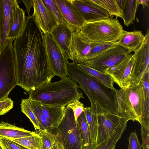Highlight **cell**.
<instances>
[{"mask_svg": "<svg viewBox=\"0 0 149 149\" xmlns=\"http://www.w3.org/2000/svg\"><path fill=\"white\" fill-rule=\"evenodd\" d=\"M17 85L29 93L55 76L47 63L43 33L31 15L26 16L22 34L15 39Z\"/></svg>", "mask_w": 149, "mask_h": 149, "instance_id": "1", "label": "cell"}, {"mask_svg": "<svg viewBox=\"0 0 149 149\" xmlns=\"http://www.w3.org/2000/svg\"><path fill=\"white\" fill-rule=\"evenodd\" d=\"M75 60L67 63L68 75L77 82L88 98L90 107L97 115L102 111L117 114L118 106L116 91L110 89L97 79L79 69Z\"/></svg>", "mask_w": 149, "mask_h": 149, "instance_id": "2", "label": "cell"}, {"mask_svg": "<svg viewBox=\"0 0 149 149\" xmlns=\"http://www.w3.org/2000/svg\"><path fill=\"white\" fill-rule=\"evenodd\" d=\"M77 82L69 77L47 83L29 93V98L43 105L64 107L84 97Z\"/></svg>", "mask_w": 149, "mask_h": 149, "instance_id": "3", "label": "cell"}, {"mask_svg": "<svg viewBox=\"0 0 149 149\" xmlns=\"http://www.w3.org/2000/svg\"><path fill=\"white\" fill-rule=\"evenodd\" d=\"M118 106L117 114L127 121H138L149 128V100L146 96L141 81L137 85L116 91Z\"/></svg>", "mask_w": 149, "mask_h": 149, "instance_id": "4", "label": "cell"}, {"mask_svg": "<svg viewBox=\"0 0 149 149\" xmlns=\"http://www.w3.org/2000/svg\"><path fill=\"white\" fill-rule=\"evenodd\" d=\"M123 29L116 18L85 22L81 28L80 34L85 41L90 43L116 42Z\"/></svg>", "mask_w": 149, "mask_h": 149, "instance_id": "5", "label": "cell"}, {"mask_svg": "<svg viewBox=\"0 0 149 149\" xmlns=\"http://www.w3.org/2000/svg\"><path fill=\"white\" fill-rule=\"evenodd\" d=\"M17 85L16 57L12 44L0 54V101L8 98Z\"/></svg>", "mask_w": 149, "mask_h": 149, "instance_id": "6", "label": "cell"}, {"mask_svg": "<svg viewBox=\"0 0 149 149\" xmlns=\"http://www.w3.org/2000/svg\"><path fill=\"white\" fill-rule=\"evenodd\" d=\"M56 138L64 149H82L79 129L72 109L67 106L63 119L56 128Z\"/></svg>", "mask_w": 149, "mask_h": 149, "instance_id": "7", "label": "cell"}, {"mask_svg": "<svg viewBox=\"0 0 149 149\" xmlns=\"http://www.w3.org/2000/svg\"><path fill=\"white\" fill-rule=\"evenodd\" d=\"M47 63L55 76L62 79L68 76V59L50 34L43 33Z\"/></svg>", "mask_w": 149, "mask_h": 149, "instance_id": "8", "label": "cell"}, {"mask_svg": "<svg viewBox=\"0 0 149 149\" xmlns=\"http://www.w3.org/2000/svg\"><path fill=\"white\" fill-rule=\"evenodd\" d=\"M96 115L97 127L94 147L106 140L123 125L127 124L128 121L122 117L108 111H102Z\"/></svg>", "mask_w": 149, "mask_h": 149, "instance_id": "9", "label": "cell"}, {"mask_svg": "<svg viewBox=\"0 0 149 149\" xmlns=\"http://www.w3.org/2000/svg\"><path fill=\"white\" fill-rule=\"evenodd\" d=\"M131 52L122 46L116 45L101 54L88 61L86 65L101 72L120 63Z\"/></svg>", "mask_w": 149, "mask_h": 149, "instance_id": "10", "label": "cell"}, {"mask_svg": "<svg viewBox=\"0 0 149 149\" xmlns=\"http://www.w3.org/2000/svg\"><path fill=\"white\" fill-rule=\"evenodd\" d=\"M145 36V39L143 42L133 54L134 61L130 76V87L138 84L145 73L149 70L148 29Z\"/></svg>", "mask_w": 149, "mask_h": 149, "instance_id": "11", "label": "cell"}, {"mask_svg": "<svg viewBox=\"0 0 149 149\" xmlns=\"http://www.w3.org/2000/svg\"><path fill=\"white\" fill-rule=\"evenodd\" d=\"M134 61L133 55L130 53L120 63L107 70L105 74H109L120 88H129Z\"/></svg>", "mask_w": 149, "mask_h": 149, "instance_id": "12", "label": "cell"}, {"mask_svg": "<svg viewBox=\"0 0 149 149\" xmlns=\"http://www.w3.org/2000/svg\"><path fill=\"white\" fill-rule=\"evenodd\" d=\"M33 13L32 16L44 34H50L57 23L42 0H33Z\"/></svg>", "mask_w": 149, "mask_h": 149, "instance_id": "13", "label": "cell"}, {"mask_svg": "<svg viewBox=\"0 0 149 149\" xmlns=\"http://www.w3.org/2000/svg\"><path fill=\"white\" fill-rule=\"evenodd\" d=\"M81 15L85 22L106 19L110 16L105 10L89 2L88 0H70Z\"/></svg>", "mask_w": 149, "mask_h": 149, "instance_id": "14", "label": "cell"}, {"mask_svg": "<svg viewBox=\"0 0 149 149\" xmlns=\"http://www.w3.org/2000/svg\"><path fill=\"white\" fill-rule=\"evenodd\" d=\"M79 31H74L70 47V60H75L78 64H85L87 56L94 43L85 41L81 36Z\"/></svg>", "mask_w": 149, "mask_h": 149, "instance_id": "15", "label": "cell"}, {"mask_svg": "<svg viewBox=\"0 0 149 149\" xmlns=\"http://www.w3.org/2000/svg\"><path fill=\"white\" fill-rule=\"evenodd\" d=\"M64 21L74 31L80 30L85 22L70 0H55Z\"/></svg>", "mask_w": 149, "mask_h": 149, "instance_id": "16", "label": "cell"}, {"mask_svg": "<svg viewBox=\"0 0 149 149\" xmlns=\"http://www.w3.org/2000/svg\"><path fill=\"white\" fill-rule=\"evenodd\" d=\"M3 4V26L1 42V53L7 47L6 38L15 20L19 7L16 0H2Z\"/></svg>", "mask_w": 149, "mask_h": 149, "instance_id": "17", "label": "cell"}, {"mask_svg": "<svg viewBox=\"0 0 149 149\" xmlns=\"http://www.w3.org/2000/svg\"><path fill=\"white\" fill-rule=\"evenodd\" d=\"M74 31L64 21L61 23L57 24L50 34L68 59L70 60V47Z\"/></svg>", "mask_w": 149, "mask_h": 149, "instance_id": "18", "label": "cell"}, {"mask_svg": "<svg viewBox=\"0 0 149 149\" xmlns=\"http://www.w3.org/2000/svg\"><path fill=\"white\" fill-rule=\"evenodd\" d=\"M145 39V36L139 31L129 32L123 30L118 40L116 42L128 50L134 52L141 46Z\"/></svg>", "mask_w": 149, "mask_h": 149, "instance_id": "19", "label": "cell"}, {"mask_svg": "<svg viewBox=\"0 0 149 149\" xmlns=\"http://www.w3.org/2000/svg\"><path fill=\"white\" fill-rule=\"evenodd\" d=\"M36 133L18 127L7 122L2 121L0 122V137L9 139H15L30 136Z\"/></svg>", "mask_w": 149, "mask_h": 149, "instance_id": "20", "label": "cell"}, {"mask_svg": "<svg viewBox=\"0 0 149 149\" xmlns=\"http://www.w3.org/2000/svg\"><path fill=\"white\" fill-rule=\"evenodd\" d=\"M25 12L23 9L19 7L18 8L15 20L6 38L7 46L13 44V41L22 33L25 23Z\"/></svg>", "mask_w": 149, "mask_h": 149, "instance_id": "21", "label": "cell"}, {"mask_svg": "<svg viewBox=\"0 0 149 149\" xmlns=\"http://www.w3.org/2000/svg\"><path fill=\"white\" fill-rule=\"evenodd\" d=\"M41 105L43 112L50 124L51 129L57 128L64 116L65 107H60Z\"/></svg>", "mask_w": 149, "mask_h": 149, "instance_id": "22", "label": "cell"}, {"mask_svg": "<svg viewBox=\"0 0 149 149\" xmlns=\"http://www.w3.org/2000/svg\"><path fill=\"white\" fill-rule=\"evenodd\" d=\"M76 123L79 129L82 149H93L94 146L84 111L77 118Z\"/></svg>", "mask_w": 149, "mask_h": 149, "instance_id": "23", "label": "cell"}, {"mask_svg": "<svg viewBox=\"0 0 149 149\" xmlns=\"http://www.w3.org/2000/svg\"><path fill=\"white\" fill-rule=\"evenodd\" d=\"M139 6L137 0H125L120 9V17L123 20L124 24L126 26H129L134 21Z\"/></svg>", "mask_w": 149, "mask_h": 149, "instance_id": "24", "label": "cell"}, {"mask_svg": "<svg viewBox=\"0 0 149 149\" xmlns=\"http://www.w3.org/2000/svg\"><path fill=\"white\" fill-rule=\"evenodd\" d=\"M78 68L100 81L110 89L116 90L113 86L114 81L108 74L101 72L86 65L78 64Z\"/></svg>", "mask_w": 149, "mask_h": 149, "instance_id": "25", "label": "cell"}, {"mask_svg": "<svg viewBox=\"0 0 149 149\" xmlns=\"http://www.w3.org/2000/svg\"><path fill=\"white\" fill-rule=\"evenodd\" d=\"M10 139L29 149H43L41 138L38 134L21 138Z\"/></svg>", "mask_w": 149, "mask_h": 149, "instance_id": "26", "label": "cell"}, {"mask_svg": "<svg viewBox=\"0 0 149 149\" xmlns=\"http://www.w3.org/2000/svg\"><path fill=\"white\" fill-rule=\"evenodd\" d=\"M84 112L94 147L95 143L97 127V115L90 107H85Z\"/></svg>", "mask_w": 149, "mask_h": 149, "instance_id": "27", "label": "cell"}, {"mask_svg": "<svg viewBox=\"0 0 149 149\" xmlns=\"http://www.w3.org/2000/svg\"><path fill=\"white\" fill-rule=\"evenodd\" d=\"M127 124L124 125L106 140L94 147L93 149H110L113 146L116 145L125 131Z\"/></svg>", "mask_w": 149, "mask_h": 149, "instance_id": "28", "label": "cell"}, {"mask_svg": "<svg viewBox=\"0 0 149 149\" xmlns=\"http://www.w3.org/2000/svg\"><path fill=\"white\" fill-rule=\"evenodd\" d=\"M21 111L29 119L33 124L35 129H40L39 123L32 107L30 99H22L20 104Z\"/></svg>", "mask_w": 149, "mask_h": 149, "instance_id": "29", "label": "cell"}, {"mask_svg": "<svg viewBox=\"0 0 149 149\" xmlns=\"http://www.w3.org/2000/svg\"><path fill=\"white\" fill-rule=\"evenodd\" d=\"M30 100L33 111L39 122L40 129H51L50 125L43 112L41 104L37 102Z\"/></svg>", "mask_w": 149, "mask_h": 149, "instance_id": "30", "label": "cell"}, {"mask_svg": "<svg viewBox=\"0 0 149 149\" xmlns=\"http://www.w3.org/2000/svg\"><path fill=\"white\" fill-rule=\"evenodd\" d=\"M116 45V42L94 43L87 56V61L96 57Z\"/></svg>", "mask_w": 149, "mask_h": 149, "instance_id": "31", "label": "cell"}, {"mask_svg": "<svg viewBox=\"0 0 149 149\" xmlns=\"http://www.w3.org/2000/svg\"><path fill=\"white\" fill-rule=\"evenodd\" d=\"M38 134L41 138L43 149H50L56 140L55 134L48 130H38Z\"/></svg>", "mask_w": 149, "mask_h": 149, "instance_id": "32", "label": "cell"}, {"mask_svg": "<svg viewBox=\"0 0 149 149\" xmlns=\"http://www.w3.org/2000/svg\"><path fill=\"white\" fill-rule=\"evenodd\" d=\"M42 1L55 19L58 24L65 21L55 0Z\"/></svg>", "mask_w": 149, "mask_h": 149, "instance_id": "33", "label": "cell"}, {"mask_svg": "<svg viewBox=\"0 0 149 149\" xmlns=\"http://www.w3.org/2000/svg\"><path fill=\"white\" fill-rule=\"evenodd\" d=\"M103 5L105 10L108 12L110 16H115L116 17H120L121 13L120 9L116 0H100Z\"/></svg>", "mask_w": 149, "mask_h": 149, "instance_id": "34", "label": "cell"}, {"mask_svg": "<svg viewBox=\"0 0 149 149\" xmlns=\"http://www.w3.org/2000/svg\"><path fill=\"white\" fill-rule=\"evenodd\" d=\"M0 145L3 149H29L8 139L1 137Z\"/></svg>", "mask_w": 149, "mask_h": 149, "instance_id": "35", "label": "cell"}, {"mask_svg": "<svg viewBox=\"0 0 149 149\" xmlns=\"http://www.w3.org/2000/svg\"><path fill=\"white\" fill-rule=\"evenodd\" d=\"M67 106L72 110L76 122L77 118L84 111L85 107L84 104L80 101L79 100H76Z\"/></svg>", "mask_w": 149, "mask_h": 149, "instance_id": "36", "label": "cell"}, {"mask_svg": "<svg viewBox=\"0 0 149 149\" xmlns=\"http://www.w3.org/2000/svg\"><path fill=\"white\" fill-rule=\"evenodd\" d=\"M13 102L9 98L0 101V116L4 115L13 107Z\"/></svg>", "mask_w": 149, "mask_h": 149, "instance_id": "37", "label": "cell"}, {"mask_svg": "<svg viewBox=\"0 0 149 149\" xmlns=\"http://www.w3.org/2000/svg\"><path fill=\"white\" fill-rule=\"evenodd\" d=\"M129 141L128 149H141L142 145L139 141L136 131L131 133Z\"/></svg>", "mask_w": 149, "mask_h": 149, "instance_id": "38", "label": "cell"}, {"mask_svg": "<svg viewBox=\"0 0 149 149\" xmlns=\"http://www.w3.org/2000/svg\"><path fill=\"white\" fill-rule=\"evenodd\" d=\"M141 132L143 149H149V128L141 125Z\"/></svg>", "mask_w": 149, "mask_h": 149, "instance_id": "39", "label": "cell"}, {"mask_svg": "<svg viewBox=\"0 0 149 149\" xmlns=\"http://www.w3.org/2000/svg\"><path fill=\"white\" fill-rule=\"evenodd\" d=\"M141 81L145 92L146 99L149 100V70L145 73Z\"/></svg>", "mask_w": 149, "mask_h": 149, "instance_id": "40", "label": "cell"}, {"mask_svg": "<svg viewBox=\"0 0 149 149\" xmlns=\"http://www.w3.org/2000/svg\"><path fill=\"white\" fill-rule=\"evenodd\" d=\"M3 26V4L2 0H0V54L1 51V42L2 38V34Z\"/></svg>", "mask_w": 149, "mask_h": 149, "instance_id": "41", "label": "cell"}, {"mask_svg": "<svg viewBox=\"0 0 149 149\" xmlns=\"http://www.w3.org/2000/svg\"><path fill=\"white\" fill-rule=\"evenodd\" d=\"M22 1L26 7V10L25 11L27 12L28 16L30 15V10L33 6V0H22Z\"/></svg>", "mask_w": 149, "mask_h": 149, "instance_id": "42", "label": "cell"}, {"mask_svg": "<svg viewBox=\"0 0 149 149\" xmlns=\"http://www.w3.org/2000/svg\"><path fill=\"white\" fill-rule=\"evenodd\" d=\"M88 1L89 2L94 5L105 10V8L104 6L100 1V0H88Z\"/></svg>", "mask_w": 149, "mask_h": 149, "instance_id": "43", "label": "cell"}, {"mask_svg": "<svg viewBox=\"0 0 149 149\" xmlns=\"http://www.w3.org/2000/svg\"><path fill=\"white\" fill-rule=\"evenodd\" d=\"M50 149H64L62 145L59 143L57 139L53 145Z\"/></svg>", "mask_w": 149, "mask_h": 149, "instance_id": "44", "label": "cell"}, {"mask_svg": "<svg viewBox=\"0 0 149 149\" xmlns=\"http://www.w3.org/2000/svg\"><path fill=\"white\" fill-rule=\"evenodd\" d=\"M138 3L139 5L141 4L142 5L143 8L146 6L148 7L149 0H137Z\"/></svg>", "mask_w": 149, "mask_h": 149, "instance_id": "45", "label": "cell"}, {"mask_svg": "<svg viewBox=\"0 0 149 149\" xmlns=\"http://www.w3.org/2000/svg\"><path fill=\"white\" fill-rule=\"evenodd\" d=\"M116 145L113 146L110 149H115Z\"/></svg>", "mask_w": 149, "mask_h": 149, "instance_id": "46", "label": "cell"}, {"mask_svg": "<svg viewBox=\"0 0 149 149\" xmlns=\"http://www.w3.org/2000/svg\"><path fill=\"white\" fill-rule=\"evenodd\" d=\"M0 149H3L1 146L0 145Z\"/></svg>", "mask_w": 149, "mask_h": 149, "instance_id": "47", "label": "cell"}]
</instances>
